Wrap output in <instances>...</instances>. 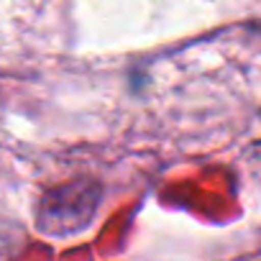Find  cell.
I'll return each mask as SVG.
<instances>
[{"instance_id":"obj_1","label":"cell","mask_w":261,"mask_h":261,"mask_svg":"<svg viewBox=\"0 0 261 261\" xmlns=\"http://www.w3.org/2000/svg\"><path fill=\"white\" fill-rule=\"evenodd\" d=\"M102 200V187L92 177H80L46 190L36 205V225L51 238H67L92 225Z\"/></svg>"}]
</instances>
